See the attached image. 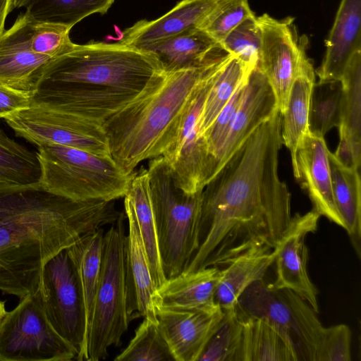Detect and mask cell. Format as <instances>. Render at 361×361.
<instances>
[{
    "instance_id": "1",
    "label": "cell",
    "mask_w": 361,
    "mask_h": 361,
    "mask_svg": "<svg viewBox=\"0 0 361 361\" xmlns=\"http://www.w3.org/2000/svg\"><path fill=\"white\" fill-rule=\"evenodd\" d=\"M281 116L276 109L204 187L198 247L182 272L223 267L252 247L279 243L293 216L279 174Z\"/></svg>"
},
{
    "instance_id": "2",
    "label": "cell",
    "mask_w": 361,
    "mask_h": 361,
    "mask_svg": "<svg viewBox=\"0 0 361 361\" xmlns=\"http://www.w3.org/2000/svg\"><path fill=\"white\" fill-rule=\"evenodd\" d=\"M121 214L114 201H75L40 183L0 186V290L20 300L33 293L49 259Z\"/></svg>"
},
{
    "instance_id": "3",
    "label": "cell",
    "mask_w": 361,
    "mask_h": 361,
    "mask_svg": "<svg viewBox=\"0 0 361 361\" xmlns=\"http://www.w3.org/2000/svg\"><path fill=\"white\" fill-rule=\"evenodd\" d=\"M223 57L201 67L162 71L102 123L111 157L121 169L133 173L142 161L162 155L198 85Z\"/></svg>"
},
{
    "instance_id": "4",
    "label": "cell",
    "mask_w": 361,
    "mask_h": 361,
    "mask_svg": "<svg viewBox=\"0 0 361 361\" xmlns=\"http://www.w3.org/2000/svg\"><path fill=\"white\" fill-rule=\"evenodd\" d=\"M162 71L153 54L119 42L76 44L47 64L37 88L82 84L139 92Z\"/></svg>"
},
{
    "instance_id": "5",
    "label": "cell",
    "mask_w": 361,
    "mask_h": 361,
    "mask_svg": "<svg viewBox=\"0 0 361 361\" xmlns=\"http://www.w3.org/2000/svg\"><path fill=\"white\" fill-rule=\"evenodd\" d=\"M126 214L104 234L99 284L87 340L85 360L105 359L108 349L118 345L136 312L130 279Z\"/></svg>"
},
{
    "instance_id": "6",
    "label": "cell",
    "mask_w": 361,
    "mask_h": 361,
    "mask_svg": "<svg viewBox=\"0 0 361 361\" xmlns=\"http://www.w3.org/2000/svg\"><path fill=\"white\" fill-rule=\"evenodd\" d=\"M147 173L161 264L166 279L180 274L198 247L202 190L177 188L162 156L149 159Z\"/></svg>"
},
{
    "instance_id": "7",
    "label": "cell",
    "mask_w": 361,
    "mask_h": 361,
    "mask_svg": "<svg viewBox=\"0 0 361 361\" xmlns=\"http://www.w3.org/2000/svg\"><path fill=\"white\" fill-rule=\"evenodd\" d=\"M37 147L42 186L75 201L123 197L135 173H126L111 157L56 144Z\"/></svg>"
},
{
    "instance_id": "8",
    "label": "cell",
    "mask_w": 361,
    "mask_h": 361,
    "mask_svg": "<svg viewBox=\"0 0 361 361\" xmlns=\"http://www.w3.org/2000/svg\"><path fill=\"white\" fill-rule=\"evenodd\" d=\"M235 309L239 317L259 318L276 328L291 345L297 361H315L325 326L293 291L260 279L245 289Z\"/></svg>"
},
{
    "instance_id": "9",
    "label": "cell",
    "mask_w": 361,
    "mask_h": 361,
    "mask_svg": "<svg viewBox=\"0 0 361 361\" xmlns=\"http://www.w3.org/2000/svg\"><path fill=\"white\" fill-rule=\"evenodd\" d=\"M229 55L216 63L202 79L182 114L173 140L161 155L175 185L188 194L203 190L216 173V162L201 131L200 119L216 73Z\"/></svg>"
},
{
    "instance_id": "10",
    "label": "cell",
    "mask_w": 361,
    "mask_h": 361,
    "mask_svg": "<svg viewBox=\"0 0 361 361\" xmlns=\"http://www.w3.org/2000/svg\"><path fill=\"white\" fill-rule=\"evenodd\" d=\"M77 360L75 349L48 321L37 290L0 322V361Z\"/></svg>"
},
{
    "instance_id": "11",
    "label": "cell",
    "mask_w": 361,
    "mask_h": 361,
    "mask_svg": "<svg viewBox=\"0 0 361 361\" xmlns=\"http://www.w3.org/2000/svg\"><path fill=\"white\" fill-rule=\"evenodd\" d=\"M45 315L56 331L85 360V319L75 266L64 249L44 265L37 289Z\"/></svg>"
},
{
    "instance_id": "12",
    "label": "cell",
    "mask_w": 361,
    "mask_h": 361,
    "mask_svg": "<svg viewBox=\"0 0 361 361\" xmlns=\"http://www.w3.org/2000/svg\"><path fill=\"white\" fill-rule=\"evenodd\" d=\"M15 135L38 146L56 144L111 157L102 123L34 106L4 118Z\"/></svg>"
},
{
    "instance_id": "13",
    "label": "cell",
    "mask_w": 361,
    "mask_h": 361,
    "mask_svg": "<svg viewBox=\"0 0 361 361\" xmlns=\"http://www.w3.org/2000/svg\"><path fill=\"white\" fill-rule=\"evenodd\" d=\"M262 33L257 66L267 78L281 115L305 52V40H298L289 18L276 20L267 13L257 17Z\"/></svg>"
},
{
    "instance_id": "14",
    "label": "cell",
    "mask_w": 361,
    "mask_h": 361,
    "mask_svg": "<svg viewBox=\"0 0 361 361\" xmlns=\"http://www.w3.org/2000/svg\"><path fill=\"white\" fill-rule=\"evenodd\" d=\"M139 92L82 84L49 85L39 87L32 92L30 106L103 123Z\"/></svg>"
},
{
    "instance_id": "15",
    "label": "cell",
    "mask_w": 361,
    "mask_h": 361,
    "mask_svg": "<svg viewBox=\"0 0 361 361\" xmlns=\"http://www.w3.org/2000/svg\"><path fill=\"white\" fill-rule=\"evenodd\" d=\"M320 215L314 209L292 216L290 224L276 251V277L271 283L278 289H289L305 300L319 312L318 292L307 274L308 252L305 245L306 236L314 233L318 227Z\"/></svg>"
},
{
    "instance_id": "16",
    "label": "cell",
    "mask_w": 361,
    "mask_h": 361,
    "mask_svg": "<svg viewBox=\"0 0 361 361\" xmlns=\"http://www.w3.org/2000/svg\"><path fill=\"white\" fill-rule=\"evenodd\" d=\"M158 326L176 361H198L224 310L155 307Z\"/></svg>"
},
{
    "instance_id": "17",
    "label": "cell",
    "mask_w": 361,
    "mask_h": 361,
    "mask_svg": "<svg viewBox=\"0 0 361 361\" xmlns=\"http://www.w3.org/2000/svg\"><path fill=\"white\" fill-rule=\"evenodd\" d=\"M30 30V18L23 13L0 37V85L32 93L54 59L32 50Z\"/></svg>"
},
{
    "instance_id": "18",
    "label": "cell",
    "mask_w": 361,
    "mask_h": 361,
    "mask_svg": "<svg viewBox=\"0 0 361 361\" xmlns=\"http://www.w3.org/2000/svg\"><path fill=\"white\" fill-rule=\"evenodd\" d=\"M329 153L324 137L309 131L297 149L293 175L307 194L312 209L345 228L334 200Z\"/></svg>"
},
{
    "instance_id": "19",
    "label": "cell",
    "mask_w": 361,
    "mask_h": 361,
    "mask_svg": "<svg viewBox=\"0 0 361 361\" xmlns=\"http://www.w3.org/2000/svg\"><path fill=\"white\" fill-rule=\"evenodd\" d=\"M276 109L273 90L265 75L257 66L247 78L240 104L215 157V174L249 135Z\"/></svg>"
},
{
    "instance_id": "20",
    "label": "cell",
    "mask_w": 361,
    "mask_h": 361,
    "mask_svg": "<svg viewBox=\"0 0 361 361\" xmlns=\"http://www.w3.org/2000/svg\"><path fill=\"white\" fill-rule=\"evenodd\" d=\"M226 0H182L164 16L141 20L121 34L118 42L138 49L185 31L198 28L208 16Z\"/></svg>"
},
{
    "instance_id": "21",
    "label": "cell",
    "mask_w": 361,
    "mask_h": 361,
    "mask_svg": "<svg viewBox=\"0 0 361 361\" xmlns=\"http://www.w3.org/2000/svg\"><path fill=\"white\" fill-rule=\"evenodd\" d=\"M361 0H341L326 40V51L315 70L319 81L340 80L353 54L361 49Z\"/></svg>"
},
{
    "instance_id": "22",
    "label": "cell",
    "mask_w": 361,
    "mask_h": 361,
    "mask_svg": "<svg viewBox=\"0 0 361 361\" xmlns=\"http://www.w3.org/2000/svg\"><path fill=\"white\" fill-rule=\"evenodd\" d=\"M140 49L153 54L166 72L201 67L228 54L199 28L185 31Z\"/></svg>"
},
{
    "instance_id": "23",
    "label": "cell",
    "mask_w": 361,
    "mask_h": 361,
    "mask_svg": "<svg viewBox=\"0 0 361 361\" xmlns=\"http://www.w3.org/2000/svg\"><path fill=\"white\" fill-rule=\"evenodd\" d=\"M220 268L209 267L183 273L166 279L156 289L153 301L156 306L185 309H213Z\"/></svg>"
},
{
    "instance_id": "24",
    "label": "cell",
    "mask_w": 361,
    "mask_h": 361,
    "mask_svg": "<svg viewBox=\"0 0 361 361\" xmlns=\"http://www.w3.org/2000/svg\"><path fill=\"white\" fill-rule=\"evenodd\" d=\"M276 251L268 246L252 247L231 259L222 269L216 288L215 302L223 310L234 308L245 289L263 279L274 263Z\"/></svg>"
},
{
    "instance_id": "25",
    "label": "cell",
    "mask_w": 361,
    "mask_h": 361,
    "mask_svg": "<svg viewBox=\"0 0 361 361\" xmlns=\"http://www.w3.org/2000/svg\"><path fill=\"white\" fill-rule=\"evenodd\" d=\"M315 71L306 51L303 54L296 77L290 91L285 111L281 116L283 145L290 151L293 174L296 169V152L300 142L310 131V102Z\"/></svg>"
},
{
    "instance_id": "26",
    "label": "cell",
    "mask_w": 361,
    "mask_h": 361,
    "mask_svg": "<svg viewBox=\"0 0 361 361\" xmlns=\"http://www.w3.org/2000/svg\"><path fill=\"white\" fill-rule=\"evenodd\" d=\"M124 209L128 222L127 235L128 270L137 315L158 324L153 301L157 288L140 228L133 209L126 200H124Z\"/></svg>"
},
{
    "instance_id": "27",
    "label": "cell",
    "mask_w": 361,
    "mask_h": 361,
    "mask_svg": "<svg viewBox=\"0 0 361 361\" xmlns=\"http://www.w3.org/2000/svg\"><path fill=\"white\" fill-rule=\"evenodd\" d=\"M131 206L140 228L156 288L166 281L159 246L157 224L152 202L147 170L135 173L124 195Z\"/></svg>"
},
{
    "instance_id": "28",
    "label": "cell",
    "mask_w": 361,
    "mask_h": 361,
    "mask_svg": "<svg viewBox=\"0 0 361 361\" xmlns=\"http://www.w3.org/2000/svg\"><path fill=\"white\" fill-rule=\"evenodd\" d=\"M104 234L103 230L99 228L85 235L75 244L67 248L77 270L83 299L86 355L94 299L100 276Z\"/></svg>"
},
{
    "instance_id": "29",
    "label": "cell",
    "mask_w": 361,
    "mask_h": 361,
    "mask_svg": "<svg viewBox=\"0 0 361 361\" xmlns=\"http://www.w3.org/2000/svg\"><path fill=\"white\" fill-rule=\"evenodd\" d=\"M332 188L337 209L356 254L361 252V183L359 170L342 166L329 151Z\"/></svg>"
},
{
    "instance_id": "30",
    "label": "cell",
    "mask_w": 361,
    "mask_h": 361,
    "mask_svg": "<svg viewBox=\"0 0 361 361\" xmlns=\"http://www.w3.org/2000/svg\"><path fill=\"white\" fill-rule=\"evenodd\" d=\"M243 326L240 361H297L288 340L266 321L240 317Z\"/></svg>"
},
{
    "instance_id": "31",
    "label": "cell",
    "mask_w": 361,
    "mask_h": 361,
    "mask_svg": "<svg viewBox=\"0 0 361 361\" xmlns=\"http://www.w3.org/2000/svg\"><path fill=\"white\" fill-rule=\"evenodd\" d=\"M41 175L37 152L16 142L0 128V186L36 185Z\"/></svg>"
},
{
    "instance_id": "32",
    "label": "cell",
    "mask_w": 361,
    "mask_h": 361,
    "mask_svg": "<svg viewBox=\"0 0 361 361\" xmlns=\"http://www.w3.org/2000/svg\"><path fill=\"white\" fill-rule=\"evenodd\" d=\"M115 0H30L25 13L38 22L62 25L72 28L85 18L104 14Z\"/></svg>"
},
{
    "instance_id": "33",
    "label": "cell",
    "mask_w": 361,
    "mask_h": 361,
    "mask_svg": "<svg viewBox=\"0 0 361 361\" xmlns=\"http://www.w3.org/2000/svg\"><path fill=\"white\" fill-rule=\"evenodd\" d=\"M250 72L239 59L231 54L220 66L204 101L200 119L203 134Z\"/></svg>"
},
{
    "instance_id": "34",
    "label": "cell",
    "mask_w": 361,
    "mask_h": 361,
    "mask_svg": "<svg viewBox=\"0 0 361 361\" xmlns=\"http://www.w3.org/2000/svg\"><path fill=\"white\" fill-rule=\"evenodd\" d=\"M343 90L341 80L314 82L310 102L309 130L324 137L342 121Z\"/></svg>"
},
{
    "instance_id": "35",
    "label": "cell",
    "mask_w": 361,
    "mask_h": 361,
    "mask_svg": "<svg viewBox=\"0 0 361 361\" xmlns=\"http://www.w3.org/2000/svg\"><path fill=\"white\" fill-rule=\"evenodd\" d=\"M242 334L241 320L235 307L224 310L222 319L198 361H240Z\"/></svg>"
},
{
    "instance_id": "36",
    "label": "cell",
    "mask_w": 361,
    "mask_h": 361,
    "mask_svg": "<svg viewBox=\"0 0 361 361\" xmlns=\"http://www.w3.org/2000/svg\"><path fill=\"white\" fill-rule=\"evenodd\" d=\"M343 90L341 124L361 147V49L348 61L340 79Z\"/></svg>"
},
{
    "instance_id": "37",
    "label": "cell",
    "mask_w": 361,
    "mask_h": 361,
    "mask_svg": "<svg viewBox=\"0 0 361 361\" xmlns=\"http://www.w3.org/2000/svg\"><path fill=\"white\" fill-rule=\"evenodd\" d=\"M115 361H176L158 324L145 319Z\"/></svg>"
},
{
    "instance_id": "38",
    "label": "cell",
    "mask_w": 361,
    "mask_h": 361,
    "mask_svg": "<svg viewBox=\"0 0 361 361\" xmlns=\"http://www.w3.org/2000/svg\"><path fill=\"white\" fill-rule=\"evenodd\" d=\"M261 44L262 33L255 15L241 22L220 43L226 51L239 59L250 71L259 63Z\"/></svg>"
},
{
    "instance_id": "39",
    "label": "cell",
    "mask_w": 361,
    "mask_h": 361,
    "mask_svg": "<svg viewBox=\"0 0 361 361\" xmlns=\"http://www.w3.org/2000/svg\"><path fill=\"white\" fill-rule=\"evenodd\" d=\"M255 16L248 0H226L216 8L198 27L219 44L241 22Z\"/></svg>"
},
{
    "instance_id": "40",
    "label": "cell",
    "mask_w": 361,
    "mask_h": 361,
    "mask_svg": "<svg viewBox=\"0 0 361 361\" xmlns=\"http://www.w3.org/2000/svg\"><path fill=\"white\" fill-rule=\"evenodd\" d=\"M71 28L30 18V39L35 52L53 59L70 51L76 44L70 38Z\"/></svg>"
},
{
    "instance_id": "41",
    "label": "cell",
    "mask_w": 361,
    "mask_h": 361,
    "mask_svg": "<svg viewBox=\"0 0 361 361\" xmlns=\"http://www.w3.org/2000/svg\"><path fill=\"white\" fill-rule=\"evenodd\" d=\"M351 331L344 324L325 327L315 361H350Z\"/></svg>"
},
{
    "instance_id": "42",
    "label": "cell",
    "mask_w": 361,
    "mask_h": 361,
    "mask_svg": "<svg viewBox=\"0 0 361 361\" xmlns=\"http://www.w3.org/2000/svg\"><path fill=\"white\" fill-rule=\"evenodd\" d=\"M246 80L247 79L240 84L212 125L204 133L209 153L214 160L240 104Z\"/></svg>"
},
{
    "instance_id": "43",
    "label": "cell",
    "mask_w": 361,
    "mask_h": 361,
    "mask_svg": "<svg viewBox=\"0 0 361 361\" xmlns=\"http://www.w3.org/2000/svg\"><path fill=\"white\" fill-rule=\"evenodd\" d=\"M339 142L333 153L338 162L350 170H359L360 166L361 147L357 146L343 124L338 126Z\"/></svg>"
},
{
    "instance_id": "44",
    "label": "cell",
    "mask_w": 361,
    "mask_h": 361,
    "mask_svg": "<svg viewBox=\"0 0 361 361\" xmlns=\"http://www.w3.org/2000/svg\"><path fill=\"white\" fill-rule=\"evenodd\" d=\"M32 92L0 85V118L30 106Z\"/></svg>"
},
{
    "instance_id": "45",
    "label": "cell",
    "mask_w": 361,
    "mask_h": 361,
    "mask_svg": "<svg viewBox=\"0 0 361 361\" xmlns=\"http://www.w3.org/2000/svg\"><path fill=\"white\" fill-rule=\"evenodd\" d=\"M13 8V0H0V37L5 32V22Z\"/></svg>"
},
{
    "instance_id": "46",
    "label": "cell",
    "mask_w": 361,
    "mask_h": 361,
    "mask_svg": "<svg viewBox=\"0 0 361 361\" xmlns=\"http://www.w3.org/2000/svg\"><path fill=\"white\" fill-rule=\"evenodd\" d=\"M30 0H13V8H20L25 7Z\"/></svg>"
},
{
    "instance_id": "47",
    "label": "cell",
    "mask_w": 361,
    "mask_h": 361,
    "mask_svg": "<svg viewBox=\"0 0 361 361\" xmlns=\"http://www.w3.org/2000/svg\"><path fill=\"white\" fill-rule=\"evenodd\" d=\"M6 312L5 302L0 300V322Z\"/></svg>"
}]
</instances>
